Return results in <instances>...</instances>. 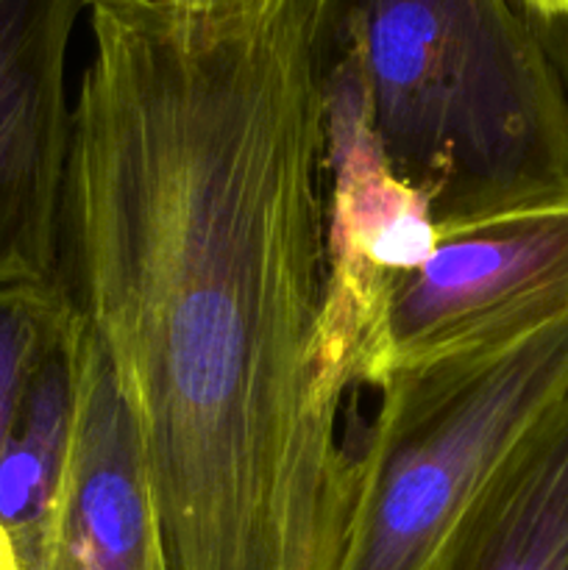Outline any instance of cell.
Segmentation results:
<instances>
[{
  "mask_svg": "<svg viewBox=\"0 0 568 570\" xmlns=\"http://www.w3.org/2000/svg\"><path fill=\"white\" fill-rule=\"evenodd\" d=\"M56 284L137 417L170 570H337L360 456L323 367L312 0H98Z\"/></svg>",
  "mask_w": 568,
  "mask_h": 570,
  "instance_id": "6da1fadb",
  "label": "cell"
},
{
  "mask_svg": "<svg viewBox=\"0 0 568 570\" xmlns=\"http://www.w3.org/2000/svg\"><path fill=\"white\" fill-rule=\"evenodd\" d=\"M434 228L568 200V92L512 0H312Z\"/></svg>",
  "mask_w": 568,
  "mask_h": 570,
  "instance_id": "7a4b0ae2",
  "label": "cell"
},
{
  "mask_svg": "<svg viewBox=\"0 0 568 570\" xmlns=\"http://www.w3.org/2000/svg\"><path fill=\"white\" fill-rule=\"evenodd\" d=\"M376 390L337 570H434L490 473L568 390V317L507 348L393 371Z\"/></svg>",
  "mask_w": 568,
  "mask_h": 570,
  "instance_id": "3957f363",
  "label": "cell"
},
{
  "mask_svg": "<svg viewBox=\"0 0 568 570\" xmlns=\"http://www.w3.org/2000/svg\"><path fill=\"white\" fill-rule=\"evenodd\" d=\"M323 111L326 309L323 367L340 393L382 376L384 309L434 248L427 198L390 170L354 59L312 37Z\"/></svg>",
  "mask_w": 568,
  "mask_h": 570,
  "instance_id": "277c9868",
  "label": "cell"
},
{
  "mask_svg": "<svg viewBox=\"0 0 568 570\" xmlns=\"http://www.w3.org/2000/svg\"><path fill=\"white\" fill-rule=\"evenodd\" d=\"M568 317V200L440 232L393 284L382 376L507 348ZM376 384V387H379Z\"/></svg>",
  "mask_w": 568,
  "mask_h": 570,
  "instance_id": "5b68a950",
  "label": "cell"
},
{
  "mask_svg": "<svg viewBox=\"0 0 568 570\" xmlns=\"http://www.w3.org/2000/svg\"><path fill=\"white\" fill-rule=\"evenodd\" d=\"M87 0H0V287L56 282L72 139L67 50Z\"/></svg>",
  "mask_w": 568,
  "mask_h": 570,
  "instance_id": "8992f818",
  "label": "cell"
},
{
  "mask_svg": "<svg viewBox=\"0 0 568 570\" xmlns=\"http://www.w3.org/2000/svg\"><path fill=\"white\" fill-rule=\"evenodd\" d=\"M42 570H170L137 417L84 326L70 456Z\"/></svg>",
  "mask_w": 568,
  "mask_h": 570,
  "instance_id": "52a82bcc",
  "label": "cell"
},
{
  "mask_svg": "<svg viewBox=\"0 0 568 570\" xmlns=\"http://www.w3.org/2000/svg\"><path fill=\"white\" fill-rule=\"evenodd\" d=\"M434 570H568V390L490 473Z\"/></svg>",
  "mask_w": 568,
  "mask_h": 570,
  "instance_id": "ba28073f",
  "label": "cell"
},
{
  "mask_svg": "<svg viewBox=\"0 0 568 570\" xmlns=\"http://www.w3.org/2000/svg\"><path fill=\"white\" fill-rule=\"evenodd\" d=\"M78 362L81 326L72 312L67 332L33 367L0 449V529L22 570L45 566L76 423Z\"/></svg>",
  "mask_w": 568,
  "mask_h": 570,
  "instance_id": "9c48e42d",
  "label": "cell"
},
{
  "mask_svg": "<svg viewBox=\"0 0 568 570\" xmlns=\"http://www.w3.org/2000/svg\"><path fill=\"white\" fill-rule=\"evenodd\" d=\"M70 321L72 309L56 282L0 287V449L33 367Z\"/></svg>",
  "mask_w": 568,
  "mask_h": 570,
  "instance_id": "30bf717a",
  "label": "cell"
},
{
  "mask_svg": "<svg viewBox=\"0 0 568 570\" xmlns=\"http://www.w3.org/2000/svg\"><path fill=\"white\" fill-rule=\"evenodd\" d=\"M532 31L568 92V0H557L555 20L540 28H532Z\"/></svg>",
  "mask_w": 568,
  "mask_h": 570,
  "instance_id": "8fae6325",
  "label": "cell"
},
{
  "mask_svg": "<svg viewBox=\"0 0 568 570\" xmlns=\"http://www.w3.org/2000/svg\"><path fill=\"white\" fill-rule=\"evenodd\" d=\"M143 3L159 6V9L184 11V14H204V17H232L262 11L278 0H143Z\"/></svg>",
  "mask_w": 568,
  "mask_h": 570,
  "instance_id": "7c38bea8",
  "label": "cell"
},
{
  "mask_svg": "<svg viewBox=\"0 0 568 570\" xmlns=\"http://www.w3.org/2000/svg\"><path fill=\"white\" fill-rule=\"evenodd\" d=\"M512 3L521 11L523 20L529 22V28L546 26L557 14V0H512Z\"/></svg>",
  "mask_w": 568,
  "mask_h": 570,
  "instance_id": "4fadbf2b",
  "label": "cell"
},
{
  "mask_svg": "<svg viewBox=\"0 0 568 570\" xmlns=\"http://www.w3.org/2000/svg\"><path fill=\"white\" fill-rule=\"evenodd\" d=\"M0 570H22L20 562H17L14 546H11L9 534L0 529Z\"/></svg>",
  "mask_w": 568,
  "mask_h": 570,
  "instance_id": "5bb4252c",
  "label": "cell"
},
{
  "mask_svg": "<svg viewBox=\"0 0 568 570\" xmlns=\"http://www.w3.org/2000/svg\"><path fill=\"white\" fill-rule=\"evenodd\" d=\"M87 3H89V6H92V3H98V0H87Z\"/></svg>",
  "mask_w": 568,
  "mask_h": 570,
  "instance_id": "9a60e30c",
  "label": "cell"
}]
</instances>
